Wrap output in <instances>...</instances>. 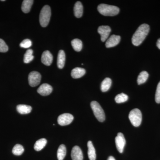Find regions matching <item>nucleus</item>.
<instances>
[{
    "instance_id": "26",
    "label": "nucleus",
    "mask_w": 160,
    "mask_h": 160,
    "mask_svg": "<svg viewBox=\"0 0 160 160\" xmlns=\"http://www.w3.org/2000/svg\"><path fill=\"white\" fill-rule=\"evenodd\" d=\"M24 151V149L22 146L20 144H17L12 149V153L15 155H21Z\"/></svg>"
},
{
    "instance_id": "7",
    "label": "nucleus",
    "mask_w": 160,
    "mask_h": 160,
    "mask_svg": "<svg viewBox=\"0 0 160 160\" xmlns=\"http://www.w3.org/2000/svg\"><path fill=\"white\" fill-rule=\"evenodd\" d=\"M74 118L70 113H65L60 115L58 119L59 125L61 126H66L69 125L73 121Z\"/></svg>"
},
{
    "instance_id": "4",
    "label": "nucleus",
    "mask_w": 160,
    "mask_h": 160,
    "mask_svg": "<svg viewBox=\"0 0 160 160\" xmlns=\"http://www.w3.org/2000/svg\"><path fill=\"white\" fill-rule=\"evenodd\" d=\"M90 106L97 119L100 122H104L106 118L105 112L100 104L96 101H92Z\"/></svg>"
},
{
    "instance_id": "29",
    "label": "nucleus",
    "mask_w": 160,
    "mask_h": 160,
    "mask_svg": "<svg viewBox=\"0 0 160 160\" xmlns=\"http://www.w3.org/2000/svg\"><path fill=\"white\" fill-rule=\"evenodd\" d=\"M8 46L4 40L0 38V52H6L8 51Z\"/></svg>"
},
{
    "instance_id": "10",
    "label": "nucleus",
    "mask_w": 160,
    "mask_h": 160,
    "mask_svg": "<svg viewBox=\"0 0 160 160\" xmlns=\"http://www.w3.org/2000/svg\"><path fill=\"white\" fill-rule=\"evenodd\" d=\"M38 93L43 96L49 95L52 92V87L49 84L44 83L39 87L38 89Z\"/></svg>"
},
{
    "instance_id": "5",
    "label": "nucleus",
    "mask_w": 160,
    "mask_h": 160,
    "mask_svg": "<svg viewBox=\"0 0 160 160\" xmlns=\"http://www.w3.org/2000/svg\"><path fill=\"white\" fill-rule=\"evenodd\" d=\"M129 118L132 124L135 127H138L141 125L142 114L139 109H134L132 110L129 112Z\"/></svg>"
},
{
    "instance_id": "19",
    "label": "nucleus",
    "mask_w": 160,
    "mask_h": 160,
    "mask_svg": "<svg viewBox=\"0 0 160 160\" xmlns=\"http://www.w3.org/2000/svg\"><path fill=\"white\" fill-rule=\"evenodd\" d=\"M33 3V1L32 0H24L23 1L22 4V11L24 13H28L30 11L32 6Z\"/></svg>"
},
{
    "instance_id": "30",
    "label": "nucleus",
    "mask_w": 160,
    "mask_h": 160,
    "mask_svg": "<svg viewBox=\"0 0 160 160\" xmlns=\"http://www.w3.org/2000/svg\"><path fill=\"white\" fill-rule=\"evenodd\" d=\"M155 101L157 103H160V82L158 84L156 92Z\"/></svg>"
},
{
    "instance_id": "8",
    "label": "nucleus",
    "mask_w": 160,
    "mask_h": 160,
    "mask_svg": "<svg viewBox=\"0 0 160 160\" xmlns=\"http://www.w3.org/2000/svg\"><path fill=\"white\" fill-rule=\"evenodd\" d=\"M115 143L117 149L120 153L123 152L124 147L126 145V139L122 133L119 132L115 138Z\"/></svg>"
},
{
    "instance_id": "12",
    "label": "nucleus",
    "mask_w": 160,
    "mask_h": 160,
    "mask_svg": "<svg viewBox=\"0 0 160 160\" xmlns=\"http://www.w3.org/2000/svg\"><path fill=\"white\" fill-rule=\"evenodd\" d=\"M41 60L43 64L47 66H49L52 63L53 57L50 52L46 50L43 52Z\"/></svg>"
},
{
    "instance_id": "6",
    "label": "nucleus",
    "mask_w": 160,
    "mask_h": 160,
    "mask_svg": "<svg viewBox=\"0 0 160 160\" xmlns=\"http://www.w3.org/2000/svg\"><path fill=\"white\" fill-rule=\"evenodd\" d=\"M41 75L37 71H32L30 72L28 77V81L29 85L32 87L38 86L41 82Z\"/></svg>"
},
{
    "instance_id": "14",
    "label": "nucleus",
    "mask_w": 160,
    "mask_h": 160,
    "mask_svg": "<svg viewBox=\"0 0 160 160\" xmlns=\"http://www.w3.org/2000/svg\"><path fill=\"white\" fill-rule=\"evenodd\" d=\"M86 73V70L83 68L77 67L72 70L71 76L74 79L82 78Z\"/></svg>"
},
{
    "instance_id": "1",
    "label": "nucleus",
    "mask_w": 160,
    "mask_h": 160,
    "mask_svg": "<svg viewBox=\"0 0 160 160\" xmlns=\"http://www.w3.org/2000/svg\"><path fill=\"white\" fill-rule=\"evenodd\" d=\"M149 26L146 24L141 25L137 29L132 38V42L135 46L141 45L149 33Z\"/></svg>"
},
{
    "instance_id": "17",
    "label": "nucleus",
    "mask_w": 160,
    "mask_h": 160,
    "mask_svg": "<svg viewBox=\"0 0 160 160\" xmlns=\"http://www.w3.org/2000/svg\"><path fill=\"white\" fill-rule=\"evenodd\" d=\"M83 7L81 2H77L75 3L74 7L75 16L77 18L82 17L83 15Z\"/></svg>"
},
{
    "instance_id": "23",
    "label": "nucleus",
    "mask_w": 160,
    "mask_h": 160,
    "mask_svg": "<svg viewBox=\"0 0 160 160\" xmlns=\"http://www.w3.org/2000/svg\"><path fill=\"white\" fill-rule=\"evenodd\" d=\"M72 48L77 52H80L82 48V43L81 40L79 39H75L71 42Z\"/></svg>"
},
{
    "instance_id": "13",
    "label": "nucleus",
    "mask_w": 160,
    "mask_h": 160,
    "mask_svg": "<svg viewBox=\"0 0 160 160\" xmlns=\"http://www.w3.org/2000/svg\"><path fill=\"white\" fill-rule=\"evenodd\" d=\"M71 156L72 160H83L82 152L79 146H75L71 152Z\"/></svg>"
},
{
    "instance_id": "15",
    "label": "nucleus",
    "mask_w": 160,
    "mask_h": 160,
    "mask_svg": "<svg viewBox=\"0 0 160 160\" xmlns=\"http://www.w3.org/2000/svg\"><path fill=\"white\" fill-rule=\"evenodd\" d=\"M66 61V54L62 50H60L58 54L57 65L58 67L60 69H62L65 66Z\"/></svg>"
},
{
    "instance_id": "27",
    "label": "nucleus",
    "mask_w": 160,
    "mask_h": 160,
    "mask_svg": "<svg viewBox=\"0 0 160 160\" xmlns=\"http://www.w3.org/2000/svg\"><path fill=\"white\" fill-rule=\"evenodd\" d=\"M128 100V96L125 93H121L117 95L115 98V102L118 103L125 102Z\"/></svg>"
},
{
    "instance_id": "2",
    "label": "nucleus",
    "mask_w": 160,
    "mask_h": 160,
    "mask_svg": "<svg viewBox=\"0 0 160 160\" xmlns=\"http://www.w3.org/2000/svg\"><path fill=\"white\" fill-rule=\"evenodd\" d=\"M98 10L101 14L106 16H114L118 14L120 11L119 8L117 6L104 4L99 5Z\"/></svg>"
},
{
    "instance_id": "25",
    "label": "nucleus",
    "mask_w": 160,
    "mask_h": 160,
    "mask_svg": "<svg viewBox=\"0 0 160 160\" xmlns=\"http://www.w3.org/2000/svg\"><path fill=\"white\" fill-rule=\"evenodd\" d=\"M33 51L32 49H29L24 55V62L25 63H29L33 60L34 56L32 55Z\"/></svg>"
},
{
    "instance_id": "16",
    "label": "nucleus",
    "mask_w": 160,
    "mask_h": 160,
    "mask_svg": "<svg viewBox=\"0 0 160 160\" xmlns=\"http://www.w3.org/2000/svg\"><path fill=\"white\" fill-rule=\"evenodd\" d=\"M88 146V157L90 160H96V154L95 149L93 144L91 141H89L87 143Z\"/></svg>"
},
{
    "instance_id": "3",
    "label": "nucleus",
    "mask_w": 160,
    "mask_h": 160,
    "mask_svg": "<svg viewBox=\"0 0 160 160\" xmlns=\"http://www.w3.org/2000/svg\"><path fill=\"white\" fill-rule=\"evenodd\" d=\"M51 15L50 7L48 5L44 6L41 10L40 14L39 21L41 26L46 27L48 26Z\"/></svg>"
},
{
    "instance_id": "22",
    "label": "nucleus",
    "mask_w": 160,
    "mask_h": 160,
    "mask_svg": "<svg viewBox=\"0 0 160 160\" xmlns=\"http://www.w3.org/2000/svg\"><path fill=\"white\" fill-rule=\"evenodd\" d=\"M66 148L64 145H60L58 149L57 157L58 160H63L66 157Z\"/></svg>"
},
{
    "instance_id": "9",
    "label": "nucleus",
    "mask_w": 160,
    "mask_h": 160,
    "mask_svg": "<svg viewBox=\"0 0 160 160\" xmlns=\"http://www.w3.org/2000/svg\"><path fill=\"white\" fill-rule=\"evenodd\" d=\"M98 32L101 36V40L104 42L107 40L111 32V28L109 26H100L98 28Z\"/></svg>"
},
{
    "instance_id": "20",
    "label": "nucleus",
    "mask_w": 160,
    "mask_h": 160,
    "mask_svg": "<svg viewBox=\"0 0 160 160\" xmlns=\"http://www.w3.org/2000/svg\"><path fill=\"white\" fill-rule=\"evenodd\" d=\"M47 144V140L45 138H42L38 140L35 143L34 149L36 151H39L42 149Z\"/></svg>"
},
{
    "instance_id": "11",
    "label": "nucleus",
    "mask_w": 160,
    "mask_h": 160,
    "mask_svg": "<svg viewBox=\"0 0 160 160\" xmlns=\"http://www.w3.org/2000/svg\"><path fill=\"white\" fill-rule=\"evenodd\" d=\"M121 37L118 35H112L107 40L106 46L107 48H111L116 46L120 42Z\"/></svg>"
},
{
    "instance_id": "18",
    "label": "nucleus",
    "mask_w": 160,
    "mask_h": 160,
    "mask_svg": "<svg viewBox=\"0 0 160 160\" xmlns=\"http://www.w3.org/2000/svg\"><path fill=\"white\" fill-rule=\"evenodd\" d=\"M31 106L26 105H19L17 106V110L19 113L26 114L30 113L32 111Z\"/></svg>"
},
{
    "instance_id": "24",
    "label": "nucleus",
    "mask_w": 160,
    "mask_h": 160,
    "mask_svg": "<svg viewBox=\"0 0 160 160\" xmlns=\"http://www.w3.org/2000/svg\"><path fill=\"white\" fill-rule=\"evenodd\" d=\"M149 77V74L146 71L142 72L138 76L137 82L138 85L143 84L146 82Z\"/></svg>"
},
{
    "instance_id": "32",
    "label": "nucleus",
    "mask_w": 160,
    "mask_h": 160,
    "mask_svg": "<svg viewBox=\"0 0 160 160\" xmlns=\"http://www.w3.org/2000/svg\"><path fill=\"white\" fill-rule=\"evenodd\" d=\"M115 160V159L113 157L110 156V157H109V158H108V160Z\"/></svg>"
},
{
    "instance_id": "31",
    "label": "nucleus",
    "mask_w": 160,
    "mask_h": 160,
    "mask_svg": "<svg viewBox=\"0 0 160 160\" xmlns=\"http://www.w3.org/2000/svg\"><path fill=\"white\" fill-rule=\"evenodd\" d=\"M157 46L159 49H160V38L158 40L157 42Z\"/></svg>"
},
{
    "instance_id": "28",
    "label": "nucleus",
    "mask_w": 160,
    "mask_h": 160,
    "mask_svg": "<svg viewBox=\"0 0 160 160\" xmlns=\"http://www.w3.org/2000/svg\"><path fill=\"white\" fill-rule=\"evenodd\" d=\"M20 46L22 48H25V49L30 48L32 46L31 40L29 39L24 40L22 42L20 43Z\"/></svg>"
},
{
    "instance_id": "21",
    "label": "nucleus",
    "mask_w": 160,
    "mask_h": 160,
    "mask_svg": "<svg viewBox=\"0 0 160 160\" xmlns=\"http://www.w3.org/2000/svg\"><path fill=\"white\" fill-rule=\"evenodd\" d=\"M112 84L111 79L109 78H106L102 82L101 84V90L103 92H105L108 91L110 87H111Z\"/></svg>"
}]
</instances>
